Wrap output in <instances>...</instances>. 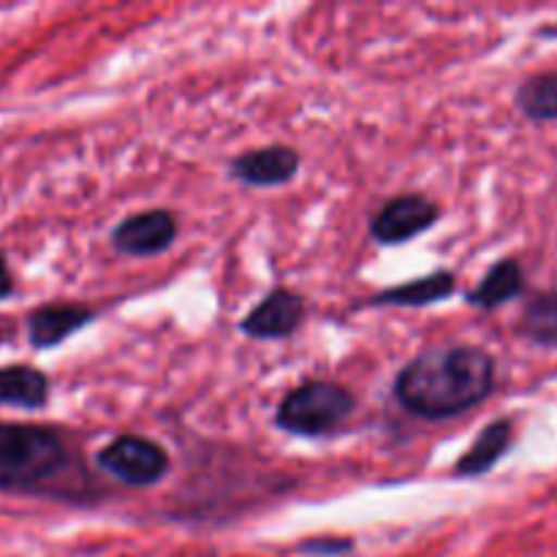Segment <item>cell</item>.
Listing matches in <instances>:
<instances>
[{"label":"cell","instance_id":"obj_3","mask_svg":"<svg viewBox=\"0 0 557 557\" xmlns=\"http://www.w3.org/2000/svg\"><path fill=\"white\" fill-rule=\"evenodd\" d=\"M357 411V397L335 381H305L281 400L275 424L299 438H324L337 433Z\"/></svg>","mask_w":557,"mask_h":557},{"label":"cell","instance_id":"obj_4","mask_svg":"<svg viewBox=\"0 0 557 557\" xmlns=\"http://www.w3.org/2000/svg\"><path fill=\"white\" fill-rule=\"evenodd\" d=\"M96 466L125 487H152L169 473V451L141 435H117L96 455Z\"/></svg>","mask_w":557,"mask_h":557},{"label":"cell","instance_id":"obj_2","mask_svg":"<svg viewBox=\"0 0 557 557\" xmlns=\"http://www.w3.org/2000/svg\"><path fill=\"white\" fill-rule=\"evenodd\" d=\"M69 466V444L49 424L0 422V493H36Z\"/></svg>","mask_w":557,"mask_h":557},{"label":"cell","instance_id":"obj_17","mask_svg":"<svg viewBox=\"0 0 557 557\" xmlns=\"http://www.w3.org/2000/svg\"><path fill=\"white\" fill-rule=\"evenodd\" d=\"M11 294H14V277H11L9 261H5V256L0 253V302H5Z\"/></svg>","mask_w":557,"mask_h":557},{"label":"cell","instance_id":"obj_9","mask_svg":"<svg viewBox=\"0 0 557 557\" xmlns=\"http://www.w3.org/2000/svg\"><path fill=\"white\" fill-rule=\"evenodd\" d=\"M96 315H98L96 310L87 308V305H76V302L41 305V308L30 310V315H27L25 321L27 343H30L36 351H49V348L65 343L79 330H85L90 321H96Z\"/></svg>","mask_w":557,"mask_h":557},{"label":"cell","instance_id":"obj_12","mask_svg":"<svg viewBox=\"0 0 557 557\" xmlns=\"http://www.w3.org/2000/svg\"><path fill=\"white\" fill-rule=\"evenodd\" d=\"M49 400V379L33 364L0 368V406L20 411H41Z\"/></svg>","mask_w":557,"mask_h":557},{"label":"cell","instance_id":"obj_14","mask_svg":"<svg viewBox=\"0 0 557 557\" xmlns=\"http://www.w3.org/2000/svg\"><path fill=\"white\" fill-rule=\"evenodd\" d=\"M515 103L528 120H536V123L557 120V71H542V74L528 76L517 87Z\"/></svg>","mask_w":557,"mask_h":557},{"label":"cell","instance_id":"obj_1","mask_svg":"<svg viewBox=\"0 0 557 557\" xmlns=\"http://www.w3.org/2000/svg\"><path fill=\"white\" fill-rule=\"evenodd\" d=\"M495 389V359L479 346H438L417 354L395 379V397L408 413L430 422L482 406Z\"/></svg>","mask_w":557,"mask_h":557},{"label":"cell","instance_id":"obj_8","mask_svg":"<svg viewBox=\"0 0 557 557\" xmlns=\"http://www.w3.org/2000/svg\"><path fill=\"white\" fill-rule=\"evenodd\" d=\"M299 163H302V156L294 147L267 145L234 158L228 163V172L237 183L250 185V188H277L297 177Z\"/></svg>","mask_w":557,"mask_h":557},{"label":"cell","instance_id":"obj_5","mask_svg":"<svg viewBox=\"0 0 557 557\" xmlns=\"http://www.w3.org/2000/svg\"><path fill=\"white\" fill-rule=\"evenodd\" d=\"M441 207L422 194H400L384 201L370 221V234L381 245H406L438 223Z\"/></svg>","mask_w":557,"mask_h":557},{"label":"cell","instance_id":"obj_10","mask_svg":"<svg viewBox=\"0 0 557 557\" xmlns=\"http://www.w3.org/2000/svg\"><path fill=\"white\" fill-rule=\"evenodd\" d=\"M457 292V275L449 270H435L430 275L413 277V281L400 283V286L384 288L373 294L368 305L373 308H428L449 299Z\"/></svg>","mask_w":557,"mask_h":557},{"label":"cell","instance_id":"obj_7","mask_svg":"<svg viewBox=\"0 0 557 557\" xmlns=\"http://www.w3.org/2000/svg\"><path fill=\"white\" fill-rule=\"evenodd\" d=\"M302 321L305 299L292 288H275L239 321V332L250 341H286Z\"/></svg>","mask_w":557,"mask_h":557},{"label":"cell","instance_id":"obj_6","mask_svg":"<svg viewBox=\"0 0 557 557\" xmlns=\"http://www.w3.org/2000/svg\"><path fill=\"white\" fill-rule=\"evenodd\" d=\"M177 215L169 210H145L123 218L112 228V245L123 256L134 259H152L169 250L177 239Z\"/></svg>","mask_w":557,"mask_h":557},{"label":"cell","instance_id":"obj_11","mask_svg":"<svg viewBox=\"0 0 557 557\" xmlns=\"http://www.w3.org/2000/svg\"><path fill=\"white\" fill-rule=\"evenodd\" d=\"M515 444V422L511 419H495L490 422L482 433L476 435V441L471 444V449L457 460L455 476L460 479H479L484 473L493 471L500 460L506 457V451Z\"/></svg>","mask_w":557,"mask_h":557},{"label":"cell","instance_id":"obj_16","mask_svg":"<svg viewBox=\"0 0 557 557\" xmlns=\"http://www.w3.org/2000/svg\"><path fill=\"white\" fill-rule=\"evenodd\" d=\"M351 547H354L351 539H308V542L299 544V549H302L305 555H324V557L343 555Z\"/></svg>","mask_w":557,"mask_h":557},{"label":"cell","instance_id":"obj_13","mask_svg":"<svg viewBox=\"0 0 557 557\" xmlns=\"http://www.w3.org/2000/svg\"><path fill=\"white\" fill-rule=\"evenodd\" d=\"M525 292V272L517 259H500L490 267L479 286L466 294V302L479 310H495Z\"/></svg>","mask_w":557,"mask_h":557},{"label":"cell","instance_id":"obj_15","mask_svg":"<svg viewBox=\"0 0 557 557\" xmlns=\"http://www.w3.org/2000/svg\"><path fill=\"white\" fill-rule=\"evenodd\" d=\"M517 332L536 346L557 348V288L536 294L525 305Z\"/></svg>","mask_w":557,"mask_h":557}]
</instances>
